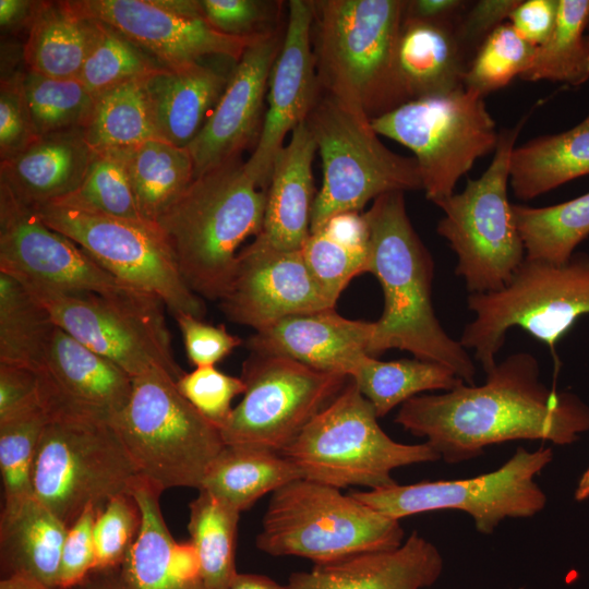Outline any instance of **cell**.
I'll return each mask as SVG.
<instances>
[{"label":"cell","mask_w":589,"mask_h":589,"mask_svg":"<svg viewBox=\"0 0 589 589\" xmlns=\"http://www.w3.org/2000/svg\"><path fill=\"white\" fill-rule=\"evenodd\" d=\"M587 29L589 31V20H588V25H587ZM586 40H587V44H588V46H589V35H588V36H586Z\"/></svg>","instance_id":"obj_62"},{"label":"cell","mask_w":589,"mask_h":589,"mask_svg":"<svg viewBox=\"0 0 589 589\" xmlns=\"http://www.w3.org/2000/svg\"><path fill=\"white\" fill-rule=\"evenodd\" d=\"M37 1L0 0V26L2 32L15 33L31 23Z\"/></svg>","instance_id":"obj_57"},{"label":"cell","mask_w":589,"mask_h":589,"mask_svg":"<svg viewBox=\"0 0 589 589\" xmlns=\"http://www.w3.org/2000/svg\"><path fill=\"white\" fill-rule=\"evenodd\" d=\"M148 77L130 81L97 97L93 116L84 128L85 140L94 152L157 139L148 105Z\"/></svg>","instance_id":"obj_41"},{"label":"cell","mask_w":589,"mask_h":589,"mask_svg":"<svg viewBox=\"0 0 589 589\" xmlns=\"http://www.w3.org/2000/svg\"><path fill=\"white\" fill-rule=\"evenodd\" d=\"M91 20L92 40L77 79L96 97L166 69L112 26Z\"/></svg>","instance_id":"obj_42"},{"label":"cell","mask_w":589,"mask_h":589,"mask_svg":"<svg viewBox=\"0 0 589 589\" xmlns=\"http://www.w3.org/2000/svg\"><path fill=\"white\" fill-rule=\"evenodd\" d=\"M304 262L325 293L337 302L350 280L369 271L370 229L360 212L329 217L301 248Z\"/></svg>","instance_id":"obj_33"},{"label":"cell","mask_w":589,"mask_h":589,"mask_svg":"<svg viewBox=\"0 0 589 589\" xmlns=\"http://www.w3.org/2000/svg\"><path fill=\"white\" fill-rule=\"evenodd\" d=\"M375 409L350 378L280 454L302 479L336 489L378 490L396 484L392 471L413 464L440 460L426 442L402 444L380 426Z\"/></svg>","instance_id":"obj_8"},{"label":"cell","mask_w":589,"mask_h":589,"mask_svg":"<svg viewBox=\"0 0 589 589\" xmlns=\"http://www.w3.org/2000/svg\"><path fill=\"white\" fill-rule=\"evenodd\" d=\"M176 384L181 395L219 430L232 412L233 398L245 390L241 377L228 375L215 365L184 372Z\"/></svg>","instance_id":"obj_48"},{"label":"cell","mask_w":589,"mask_h":589,"mask_svg":"<svg viewBox=\"0 0 589 589\" xmlns=\"http://www.w3.org/2000/svg\"><path fill=\"white\" fill-rule=\"evenodd\" d=\"M371 124L413 153L422 190L435 205L454 194L478 158L495 151L500 133L484 97L465 87L407 101Z\"/></svg>","instance_id":"obj_12"},{"label":"cell","mask_w":589,"mask_h":589,"mask_svg":"<svg viewBox=\"0 0 589 589\" xmlns=\"http://www.w3.org/2000/svg\"><path fill=\"white\" fill-rule=\"evenodd\" d=\"M51 229L67 236L121 283L152 294L176 316L203 318L201 297L183 280L172 250L156 223L131 220L60 204L33 208Z\"/></svg>","instance_id":"obj_14"},{"label":"cell","mask_w":589,"mask_h":589,"mask_svg":"<svg viewBox=\"0 0 589 589\" xmlns=\"http://www.w3.org/2000/svg\"><path fill=\"white\" fill-rule=\"evenodd\" d=\"M513 212L528 260L565 263L589 236V192L543 207L513 204Z\"/></svg>","instance_id":"obj_38"},{"label":"cell","mask_w":589,"mask_h":589,"mask_svg":"<svg viewBox=\"0 0 589 589\" xmlns=\"http://www.w3.org/2000/svg\"><path fill=\"white\" fill-rule=\"evenodd\" d=\"M92 20L67 1H37L22 48L26 70L57 79H77L92 40Z\"/></svg>","instance_id":"obj_32"},{"label":"cell","mask_w":589,"mask_h":589,"mask_svg":"<svg viewBox=\"0 0 589 589\" xmlns=\"http://www.w3.org/2000/svg\"><path fill=\"white\" fill-rule=\"evenodd\" d=\"M60 204L111 217L146 220L140 213L135 197L117 149L94 152L93 160L80 187L61 200Z\"/></svg>","instance_id":"obj_45"},{"label":"cell","mask_w":589,"mask_h":589,"mask_svg":"<svg viewBox=\"0 0 589 589\" xmlns=\"http://www.w3.org/2000/svg\"><path fill=\"white\" fill-rule=\"evenodd\" d=\"M241 401L220 430L225 445L281 453L344 389L350 377L296 360L251 352Z\"/></svg>","instance_id":"obj_16"},{"label":"cell","mask_w":589,"mask_h":589,"mask_svg":"<svg viewBox=\"0 0 589 589\" xmlns=\"http://www.w3.org/2000/svg\"><path fill=\"white\" fill-rule=\"evenodd\" d=\"M38 405L44 406L38 373L28 366L0 362V421Z\"/></svg>","instance_id":"obj_53"},{"label":"cell","mask_w":589,"mask_h":589,"mask_svg":"<svg viewBox=\"0 0 589 589\" xmlns=\"http://www.w3.org/2000/svg\"><path fill=\"white\" fill-rule=\"evenodd\" d=\"M405 192H389L363 213L370 229L369 273L381 284L384 309L373 322L369 354L409 351L443 364L469 385L476 366L466 348L440 324L432 304L434 262L408 217Z\"/></svg>","instance_id":"obj_2"},{"label":"cell","mask_w":589,"mask_h":589,"mask_svg":"<svg viewBox=\"0 0 589 589\" xmlns=\"http://www.w3.org/2000/svg\"><path fill=\"white\" fill-rule=\"evenodd\" d=\"M283 38L279 29L260 36L237 61L220 99L187 146L194 178L238 159L242 151L256 145L264 121V97Z\"/></svg>","instance_id":"obj_21"},{"label":"cell","mask_w":589,"mask_h":589,"mask_svg":"<svg viewBox=\"0 0 589 589\" xmlns=\"http://www.w3.org/2000/svg\"><path fill=\"white\" fill-rule=\"evenodd\" d=\"M68 527L34 496L1 512V576L21 575L58 587Z\"/></svg>","instance_id":"obj_30"},{"label":"cell","mask_w":589,"mask_h":589,"mask_svg":"<svg viewBox=\"0 0 589 589\" xmlns=\"http://www.w3.org/2000/svg\"><path fill=\"white\" fill-rule=\"evenodd\" d=\"M557 10L558 0H520L508 20L525 40L538 47L551 34Z\"/></svg>","instance_id":"obj_55"},{"label":"cell","mask_w":589,"mask_h":589,"mask_svg":"<svg viewBox=\"0 0 589 589\" xmlns=\"http://www.w3.org/2000/svg\"><path fill=\"white\" fill-rule=\"evenodd\" d=\"M68 3L81 16L112 26L170 70L207 57L237 62L257 38L219 33L205 19L199 1L68 0Z\"/></svg>","instance_id":"obj_18"},{"label":"cell","mask_w":589,"mask_h":589,"mask_svg":"<svg viewBox=\"0 0 589 589\" xmlns=\"http://www.w3.org/2000/svg\"><path fill=\"white\" fill-rule=\"evenodd\" d=\"M115 149L123 161L139 211L148 221L156 223L194 180V164L187 147L151 139Z\"/></svg>","instance_id":"obj_35"},{"label":"cell","mask_w":589,"mask_h":589,"mask_svg":"<svg viewBox=\"0 0 589 589\" xmlns=\"http://www.w3.org/2000/svg\"><path fill=\"white\" fill-rule=\"evenodd\" d=\"M525 121L498 133L491 164L479 178L436 204L444 213L437 233L456 253L455 273L470 293L503 289L526 257L507 195L510 156Z\"/></svg>","instance_id":"obj_10"},{"label":"cell","mask_w":589,"mask_h":589,"mask_svg":"<svg viewBox=\"0 0 589 589\" xmlns=\"http://www.w3.org/2000/svg\"><path fill=\"white\" fill-rule=\"evenodd\" d=\"M520 0H480L456 27L458 41L465 50L481 43L509 17Z\"/></svg>","instance_id":"obj_54"},{"label":"cell","mask_w":589,"mask_h":589,"mask_svg":"<svg viewBox=\"0 0 589 589\" xmlns=\"http://www.w3.org/2000/svg\"><path fill=\"white\" fill-rule=\"evenodd\" d=\"M35 371L49 416L74 414L113 423L132 390L127 372L58 326Z\"/></svg>","instance_id":"obj_22"},{"label":"cell","mask_w":589,"mask_h":589,"mask_svg":"<svg viewBox=\"0 0 589 589\" xmlns=\"http://www.w3.org/2000/svg\"><path fill=\"white\" fill-rule=\"evenodd\" d=\"M287 7L283 44L268 82L267 111L255 148L244 163L248 175L264 190L285 137L306 120L321 93L312 49V1L290 0Z\"/></svg>","instance_id":"obj_19"},{"label":"cell","mask_w":589,"mask_h":589,"mask_svg":"<svg viewBox=\"0 0 589 589\" xmlns=\"http://www.w3.org/2000/svg\"><path fill=\"white\" fill-rule=\"evenodd\" d=\"M395 80L405 104L464 88V50L450 22L405 19L395 50Z\"/></svg>","instance_id":"obj_28"},{"label":"cell","mask_w":589,"mask_h":589,"mask_svg":"<svg viewBox=\"0 0 589 589\" xmlns=\"http://www.w3.org/2000/svg\"><path fill=\"white\" fill-rule=\"evenodd\" d=\"M113 424L139 476L163 491L200 490L225 446L220 430L181 395L172 376L160 368L132 378L128 404Z\"/></svg>","instance_id":"obj_7"},{"label":"cell","mask_w":589,"mask_h":589,"mask_svg":"<svg viewBox=\"0 0 589 589\" xmlns=\"http://www.w3.org/2000/svg\"><path fill=\"white\" fill-rule=\"evenodd\" d=\"M219 302L230 321L255 332L286 316L336 305L312 276L301 250H276L257 239L239 252L233 280Z\"/></svg>","instance_id":"obj_20"},{"label":"cell","mask_w":589,"mask_h":589,"mask_svg":"<svg viewBox=\"0 0 589 589\" xmlns=\"http://www.w3.org/2000/svg\"><path fill=\"white\" fill-rule=\"evenodd\" d=\"M141 521L140 507L130 492L110 498L98 510L93 528L95 569L121 565L137 537Z\"/></svg>","instance_id":"obj_47"},{"label":"cell","mask_w":589,"mask_h":589,"mask_svg":"<svg viewBox=\"0 0 589 589\" xmlns=\"http://www.w3.org/2000/svg\"><path fill=\"white\" fill-rule=\"evenodd\" d=\"M316 143L306 121L290 135L278 153L266 190L262 232L254 239L283 251L301 250L310 235L316 194L312 164Z\"/></svg>","instance_id":"obj_26"},{"label":"cell","mask_w":589,"mask_h":589,"mask_svg":"<svg viewBox=\"0 0 589 589\" xmlns=\"http://www.w3.org/2000/svg\"><path fill=\"white\" fill-rule=\"evenodd\" d=\"M17 279V278H16ZM56 326L107 358L132 378L153 368L177 382V363L161 301L153 296L119 299L88 291H64L21 280Z\"/></svg>","instance_id":"obj_13"},{"label":"cell","mask_w":589,"mask_h":589,"mask_svg":"<svg viewBox=\"0 0 589 589\" xmlns=\"http://www.w3.org/2000/svg\"><path fill=\"white\" fill-rule=\"evenodd\" d=\"M552 458L551 447L532 452L518 447L502 467L474 478L396 483L351 494L396 520L437 509L462 510L479 532L490 534L506 518L531 517L544 508L546 495L534 477Z\"/></svg>","instance_id":"obj_15"},{"label":"cell","mask_w":589,"mask_h":589,"mask_svg":"<svg viewBox=\"0 0 589 589\" xmlns=\"http://www.w3.org/2000/svg\"><path fill=\"white\" fill-rule=\"evenodd\" d=\"M589 175V112L574 128L515 146L509 184L517 199L532 200Z\"/></svg>","instance_id":"obj_31"},{"label":"cell","mask_w":589,"mask_h":589,"mask_svg":"<svg viewBox=\"0 0 589 589\" xmlns=\"http://www.w3.org/2000/svg\"><path fill=\"white\" fill-rule=\"evenodd\" d=\"M38 442L33 496L68 528L87 507L130 492L139 476L110 421L52 414Z\"/></svg>","instance_id":"obj_11"},{"label":"cell","mask_w":589,"mask_h":589,"mask_svg":"<svg viewBox=\"0 0 589 589\" xmlns=\"http://www.w3.org/2000/svg\"><path fill=\"white\" fill-rule=\"evenodd\" d=\"M50 417L43 405L0 421L2 512L33 496L32 473L38 442Z\"/></svg>","instance_id":"obj_44"},{"label":"cell","mask_w":589,"mask_h":589,"mask_svg":"<svg viewBox=\"0 0 589 589\" xmlns=\"http://www.w3.org/2000/svg\"><path fill=\"white\" fill-rule=\"evenodd\" d=\"M142 521L140 531L117 568L120 589H208L191 541L177 542L164 519L163 490L137 476L130 488Z\"/></svg>","instance_id":"obj_24"},{"label":"cell","mask_w":589,"mask_h":589,"mask_svg":"<svg viewBox=\"0 0 589 589\" xmlns=\"http://www.w3.org/2000/svg\"><path fill=\"white\" fill-rule=\"evenodd\" d=\"M0 589H60L58 587H51L37 579L13 575L8 577H1Z\"/></svg>","instance_id":"obj_60"},{"label":"cell","mask_w":589,"mask_h":589,"mask_svg":"<svg viewBox=\"0 0 589 589\" xmlns=\"http://www.w3.org/2000/svg\"><path fill=\"white\" fill-rule=\"evenodd\" d=\"M241 512L206 490L189 505L188 529L208 589H230L237 576L236 544Z\"/></svg>","instance_id":"obj_37"},{"label":"cell","mask_w":589,"mask_h":589,"mask_svg":"<svg viewBox=\"0 0 589 589\" xmlns=\"http://www.w3.org/2000/svg\"><path fill=\"white\" fill-rule=\"evenodd\" d=\"M24 71L1 75L0 158L9 159L39 136L36 133L23 88Z\"/></svg>","instance_id":"obj_50"},{"label":"cell","mask_w":589,"mask_h":589,"mask_svg":"<svg viewBox=\"0 0 589 589\" xmlns=\"http://www.w3.org/2000/svg\"><path fill=\"white\" fill-rule=\"evenodd\" d=\"M70 589H120L117 568L94 569L84 580Z\"/></svg>","instance_id":"obj_58"},{"label":"cell","mask_w":589,"mask_h":589,"mask_svg":"<svg viewBox=\"0 0 589 589\" xmlns=\"http://www.w3.org/2000/svg\"><path fill=\"white\" fill-rule=\"evenodd\" d=\"M460 0H411L406 1L404 17L426 22H450L465 7Z\"/></svg>","instance_id":"obj_56"},{"label":"cell","mask_w":589,"mask_h":589,"mask_svg":"<svg viewBox=\"0 0 589 589\" xmlns=\"http://www.w3.org/2000/svg\"><path fill=\"white\" fill-rule=\"evenodd\" d=\"M373 322L349 320L335 309L286 316L247 340L250 352L279 356L310 368L352 375L369 354Z\"/></svg>","instance_id":"obj_23"},{"label":"cell","mask_w":589,"mask_h":589,"mask_svg":"<svg viewBox=\"0 0 589 589\" xmlns=\"http://www.w3.org/2000/svg\"><path fill=\"white\" fill-rule=\"evenodd\" d=\"M589 20V0H558L554 27L540 46L529 69L520 79L546 80L578 86L589 80V46L585 31Z\"/></svg>","instance_id":"obj_39"},{"label":"cell","mask_w":589,"mask_h":589,"mask_svg":"<svg viewBox=\"0 0 589 589\" xmlns=\"http://www.w3.org/2000/svg\"><path fill=\"white\" fill-rule=\"evenodd\" d=\"M98 510L93 506L87 507L69 527L61 553L58 588L70 589L95 569L93 528Z\"/></svg>","instance_id":"obj_52"},{"label":"cell","mask_w":589,"mask_h":589,"mask_svg":"<svg viewBox=\"0 0 589 589\" xmlns=\"http://www.w3.org/2000/svg\"><path fill=\"white\" fill-rule=\"evenodd\" d=\"M204 60L179 69H164L146 80L157 139L187 147L220 99L231 72L227 74Z\"/></svg>","instance_id":"obj_29"},{"label":"cell","mask_w":589,"mask_h":589,"mask_svg":"<svg viewBox=\"0 0 589 589\" xmlns=\"http://www.w3.org/2000/svg\"><path fill=\"white\" fill-rule=\"evenodd\" d=\"M23 88L38 136L84 129L97 101L79 79L49 77L26 70Z\"/></svg>","instance_id":"obj_43"},{"label":"cell","mask_w":589,"mask_h":589,"mask_svg":"<svg viewBox=\"0 0 589 589\" xmlns=\"http://www.w3.org/2000/svg\"><path fill=\"white\" fill-rule=\"evenodd\" d=\"M189 361L196 366L215 365L242 344L224 325H212L189 313L175 316Z\"/></svg>","instance_id":"obj_51"},{"label":"cell","mask_w":589,"mask_h":589,"mask_svg":"<svg viewBox=\"0 0 589 589\" xmlns=\"http://www.w3.org/2000/svg\"><path fill=\"white\" fill-rule=\"evenodd\" d=\"M372 404L376 416H386L419 393L452 390L465 383L449 368L420 359L381 361L365 356L350 376Z\"/></svg>","instance_id":"obj_36"},{"label":"cell","mask_w":589,"mask_h":589,"mask_svg":"<svg viewBox=\"0 0 589 589\" xmlns=\"http://www.w3.org/2000/svg\"><path fill=\"white\" fill-rule=\"evenodd\" d=\"M280 1L200 0L207 22L219 33L254 38L277 31Z\"/></svg>","instance_id":"obj_49"},{"label":"cell","mask_w":589,"mask_h":589,"mask_svg":"<svg viewBox=\"0 0 589 589\" xmlns=\"http://www.w3.org/2000/svg\"><path fill=\"white\" fill-rule=\"evenodd\" d=\"M589 497V467L586 469V471L580 477V480L577 484L576 491H575V500L576 501H585Z\"/></svg>","instance_id":"obj_61"},{"label":"cell","mask_w":589,"mask_h":589,"mask_svg":"<svg viewBox=\"0 0 589 589\" xmlns=\"http://www.w3.org/2000/svg\"><path fill=\"white\" fill-rule=\"evenodd\" d=\"M305 121L323 170L310 232L336 214L360 212L383 194L422 190L416 159L387 148L362 110L321 89Z\"/></svg>","instance_id":"obj_9"},{"label":"cell","mask_w":589,"mask_h":589,"mask_svg":"<svg viewBox=\"0 0 589 589\" xmlns=\"http://www.w3.org/2000/svg\"><path fill=\"white\" fill-rule=\"evenodd\" d=\"M399 520L339 489L297 479L272 493L256 548L272 556H298L324 564L402 543Z\"/></svg>","instance_id":"obj_6"},{"label":"cell","mask_w":589,"mask_h":589,"mask_svg":"<svg viewBox=\"0 0 589 589\" xmlns=\"http://www.w3.org/2000/svg\"><path fill=\"white\" fill-rule=\"evenodd\" d=\"M93 157L84 129L48 133L15 156L0 161V183L19 201L36 208L75 191Z\"/></svg>","instance_id":"obj_27"},{"label":"cell","mask_w":589,"mask_h":589,"mask_svg":"<svg viewBox=\"0 0 589 589\" xmlns=\"http://www.w3.org/2000/svg\"><path fill=\"white\" fill-rule=\"evenodd\" d=\"M300 478L297 467L279 453L225 445L208 467L200 490L243 512L265 494Z\"/></svg>","instance_id":"obj_34"},{"label":"cell","mask_w":589,"mask_h":589,"mask_svg":"<svg viewBox=\"0 0 589 589\" xmlns=\"http://www.w3.org/2000/svg\"><path fill=\"white\" fill-rule=\"evenodd\" d=\"M536 48L510 23H503L478 47L467 67L464 87L484 97L508 85L529 69Z\"/></svg>","instance_id":"obj_46"},{"label":"cell","mask_w":589,"mask_h":589,"mask_svg":"<svg viewBox=\"0 0 589 589\" xmlns=\"http://www.w3.org/2000/svg\"><path fill=\"white\" fill-rule=\"evenodd\" d=\"M0 271L57 290L88 291L119 299L152 296L115 278L74 241L48 227L3 183H0Z\"/></svg>","instance_id":"obj_17"},{"label":"cell","mask_w":589,"mask_h":589,"mask_svg":"<svg viewBox=\"0 0 589 589\" xmlns=\"http://www.w3.org/2000/svg\"><path fill=\"white\" fill-rule=\"evenodd\" d=\"M230 589H291L261 574L238 573Z\"/></svg>","instance_id":"obj_59"},{"label":"cell","mask_w":589,"mask_h":589,"mask_svg":"<svg viewBox=\"0 0 589 589\" xmlns=\"http://www.w3.org/2000/svg\"><path fill=\"white\" fill-rule=\"evenodd\" d=\"M55 326L22 283L0 271V362L35 370Z\"/></svg>","instance_id":"obj_40"},{"label":"cell","mask_w":589,"mask_h":589,"mask_svg":"<svg viewBox=\"0 0 589 589\" xmlns=\"http://www.w3.org/2000/svg\"><path fill=\"white\" fill-rule=\"evenodd\" d=\"M266 190L239 158L194 178L158 217L180 274L199 297L220 301L233 280L238 249L263 230Z\"/></svg>","instance_id":"obj_3"},{"label":"cell","mask_w":589,"mask_h":589,"mask_svg":"<svg viewBox=\"0 0 589 589\" xmlns=\"http://www.w3.org/2000/svg\"><path fill=\"white\" fill-rule=\"evenodd\" d=\"M485 374L480 386L461 383L443 394L412 397L395 422L424 437L448 464L515 440L566 445L589 430V407L572 393L546 387L532 353H512Z\"/></svg>","instance_id":"obj_1"},{"label":"cell","mask_w":589,"mask_h":589,"mask_svg":"<svg viewBox=\"0 0 589 589\" xmlns=\"http://www.w3.org/2000/svg\"><path fill=\"white\" fill-rule=\"evenodd\" d=\"M437 548L413 531L399 546L314 564L289 576L291 589H423L442 575Z\"/></svg>","instance_id":"obj_25"},{"label":"cell","mask_w":589,"mask_h":589,"mask_svg":"<svg viewBox=\"0 0 589 589\" xmlns=\"http://www.w3.org/2000/svg\"><path fill=\"white\" fill-rule=\"evenodd\" d=\"M312 49L322 91L371 120L402 105L395 50L402 0H314Z\"/></svg>","instance_id":"obj_4"},{"label":"cell","mask_w":589,"mask_h":589,"mask_svg":"<svg viewBox=\"0 0 589 589\" xmlns=\"http://www.w3.org/2000/svg\"><path fill=\"white\" fill-rule=\"evenodd\" d=\"M467 302L474 317L459 342L473 350L485 373L496 364V354L514 327L545 344L557 371L558 341L580 316L589 314V255L574 253L562 264L525 257L506 287L470 293Z\"/></svg>","instance_id":"obj_5"}]
</instances>
